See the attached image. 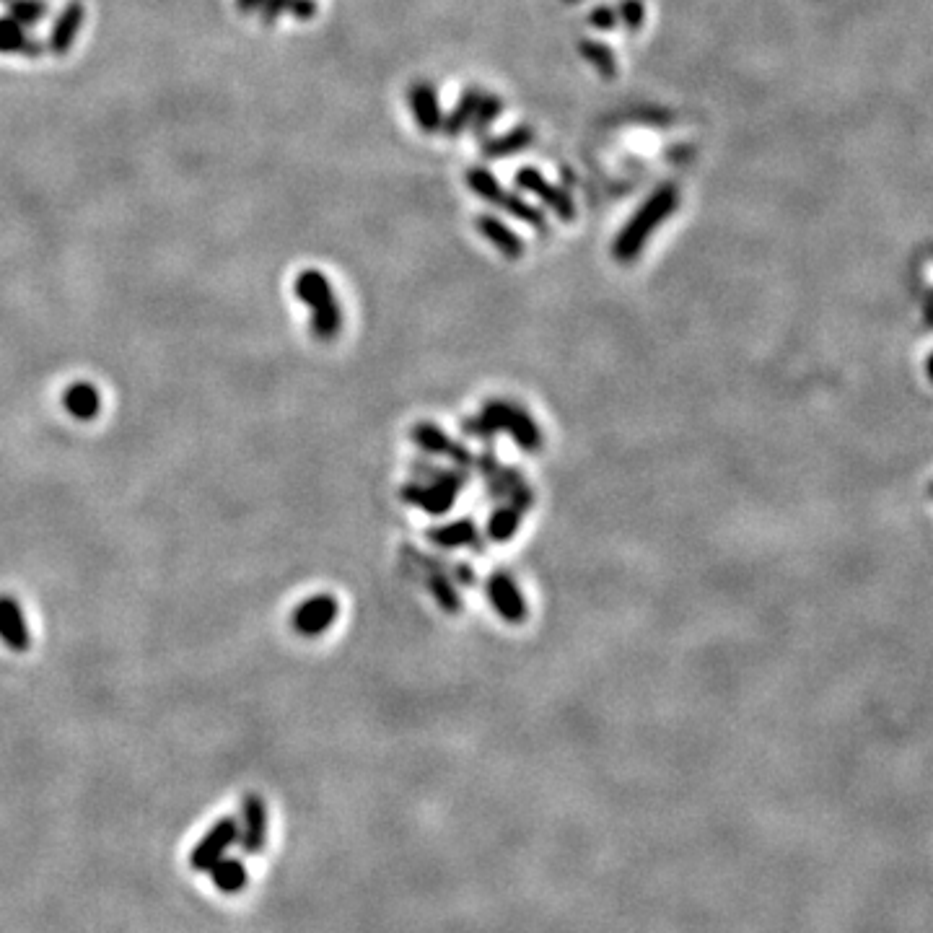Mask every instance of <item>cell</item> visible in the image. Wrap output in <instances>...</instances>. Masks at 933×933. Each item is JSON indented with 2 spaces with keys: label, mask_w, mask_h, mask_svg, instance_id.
Returning a JSON list of instances; mask_svg holds the SVG:
<instances>
[{
  "label": "cell",
  "mask_w": 933,
  "mask_h": 933,
  "mask_svg": "<svg viewBox=\"0 0 933 933\" xmlns=\"http://www.w3.org/2000/svg\"><path fill=\"white\" fill-rule=\"evenodd\" d=\"M467 185H470V190L475 192L477 197H483L485 203L506 210L508 216H514V218H519V221L529 223V226L537 231L547 229L545 213H542L540 208H534V205L524 203L519 195H511L508 190H503L501 182H498V179L493 177L488 169H480V166L470 169V172H467Z\"/></svg>",
  "instance_id": "cell-5"
},
{
  "label": "cell",
  "mask_w": 933,
  "mask_h": 933,
  "mask_svg": "<svg viewBox=\"0 0 933 933\" xmlns=\"http://www.w3.org/2000/svg\"><path fill=\"white\" fill-rule=\"evenodd\" d=\"M516 185H519L521 190H527L540 197L542 203L553 210L560 221H573V218H576V203H573V197L565 190H560V187H555L553 182H547V179L542 177L537 169H532V166H524V169L516 172Z\"/></svg>",
  "instance_id": "cell-8"
},
{
  "label": "cell",
  "mask_w": 933,
  "mask_h": 933,
  "mask_svg": "<svg viewBox=\"0 0 933 933\" xmlns=\"http://www.w3.org/2000/svg\"><path fill=\"white\" fill-rule=\"evenodd\" d=\"M464 431L475 438H490L496 436V433L506 431L511 433V438H514L521 449L537 451L542 446V431L537 428V423L529 418L527 410L508 405V402H488V407H485L483 413L464 423Z\"/></svg>",
  "instance_id": "cell-2"
},
{
  "label": "cell",
  "mask_w": 933,
  "mask_h": 933,
  "mask_svg": "<svg viewBox=\"0 0 933 933\" xmlns=\"http://www.w3.org/2000/svg\"><path fill=\"white\" fill-rule=\"evenodd\" d=\"M291 6L293 0H262V19H265V24H275V19L291 11Z\"/></svg>",
  "instance_id": "cell-28"
},
{
  "label": "cell",
  "mask_w": 933,
  "mask_h": 933,
  "mask_svg": "<svg viewBox=\"0 0 933 933\" xmlns=\"http://www.w3.org/2000/svg\"><path fill=\"white\" fill-rule=\"evenodd\" d=\"M0 52H6V55L21 52V55H29V58H39L45 52V47L29 39L24 24H19L11 16H3L0 19Z\"/></svg>",
  "instance_id": "cell-17"
},
{
  "label": "cell",
  "mask_w": 933,
  "mask_h": 933,
  "mask_svg": "<svg viewBox=\"0 0 933 933\" xmlns=\"http://www.w3.org/2000/svg\"><path fill=\"white\" fill-rule=\"evenodd\" d=\"M296 19H311L317 13V0H293L291 11Z\"/></svg>",
  "instance_id": "cell-30"
},
{
  "label": "cell",
  "mask_w": 933,
  "mask_h": 933,
  "mask_svg": "<svg viewBox=\"0 0 933 933\" xmlns=\"http://www.w3.org/2000/svg\"><path fill=\"white\" fill-rule=\"evenodd\" d=\"M239 840V819L236 817H223L218 819L216 825L205 832L200 843L192 848L190 853V866L195 871H208L210 866L216 864L218 858L226 856L231 845Z\"/></svg>",
  "instance_id": "cell-6"
},
{
  "label": "cell",
  "mask_w": 933,
  "mask_h": 933,
  "mask_svg": "<svg viewBox=\"0 0 933 933\" xmlns=\"http://www.w3.org/2000/svg\"><path fill=\"white\" fill-rule=\"evenodd\" d=\"M477 102H480V91H467V94L459 99L457 107L451 109V115L441 122V130H444L446 135H451V138L464 133V127H470L472 117H475Z\"/></svg>",
  "instance_id": "cell-23"
},
{
  "label": "cell",
  "mask_w": 933,
  "mask_h": 933,
  "mask_svg": "<svg viewBox=\"0 0 933 933\" xmlns=\"http://www.w3.org/2000/svg\"><path fill=\"white\" fill-rule=\"evenodd\" d=\"M0 3H6V0H0Z\"/></svg>",
  "instance_id": "cell-32"
},
{
  "label": "cell",
  "mask_w": 933,
  "mask_h": 933,
  "mask_svg": "<svg viewBox=\"0 0 933 933\" xmlns=\"http://www.w3.org/2000/svg\"><path fill=\"white\" fill-rule=\"evenodd\" d=\"M239 840L244 853L257 856L265 851L267 843V807L260 794H247L242 804V825H239Z\"/></svg>",
  "instance_id": "cell-10"
},
{
  "label": "cell",
  "mask_w": 933,
  "mask_h": 933,
  "mask_svg": "<svg viewBox=\"0 0 933 933\" xmlns=\"http://www.w3.org/2000/svg\"><path fill=\"white\" fill-rule=\"evenodd\" d=\"M337 615H340L337 599L332 597V594H317V597L306 599V602H301L299 607H296L291 622L293 630L299 635H304V638H317L324 630L332 628V622L337 620Z\"/></svg>",
  "instance_id": "cell-7"
},
{
  "label": "cell",
  "mask_w": 933,
  "mask_h": 933,
  "mask_svg": "<svg viewBox=\"0 0 933 933\" xmlns=\"http://www.w3.org/2000/svg\"><path fill=\"white\" fill-rule=\"evenodd\" d=\"M521 527V511L516 506H501L490 514L488 537L493 542H508Z\"/></svg>",
  "instance_id": "cell-22"
},
{
  "label": "cell",
  "mask_w": 933,
  "mask_h": 933,
  "mask_svg": "<svg viewBox=\"0 0 933 933\" xmlns=\"http://www.w3.org/2000/svg\"><path fill=\"white\" fill-rule=\"evenodd\" d=\"M420 467L428 472V480L426 483L415 480V483L405 485L402 498H405L407 503H413V506L428 511V514H446V511L454 506V501H457V493L464 488L467 477H464L462 472H433L426 464H420Z\"/></svg>",
  "instance_id": "cell-4"
},
{
  "label": "cell",
  "mask_w": 933,
  "mask_h": 933,
  "mask_svg": "<svg viewBox=\"0 0 933 933\" xmlns=\"http://www.w3.org/2000/svg\"><path fill=\"white\" fill-rule=\"evenodd\" d=\"M617 19H622V24L628 26V29H641L643 19H646V8H643L641 0H622L620 11H617Z\"/></svg>",
  "instance_id": "cell-27"
},
{
  "label": "cell",
  "mask_w": 933,
  "mask_h": 933,
  "mask_svg": "<svg viewBox=\"0 0 933 933\" xmlns=\"http://www.w3.org/2000/svg\"><path fill=\"white\" fill-rule=\"evenodd\" d=\"M0 641L6 643L11 651H19V654L29 651V643H32L24 610L8 594H0Z\"/></svg>",
  "instance_id": "cell-11"
},
{
  "label": "cell",
  "mask_w": 933,
  "mask_h": 933,
  "mask_svg": "<svg viewBox=\"0 0 933 933\" xmlns=\"http://www.w3.org/2000/svg\"><path fill=\"white\" fill-rule=\"evenodd\" d=\"M407 102H410V109H413L415 120H418V127L423 133H438L441 130V122H444V115H441V107H438V94L428 81H418L410 86L407 91Z\"/></svg>",
  "instance_id": "cell-13"
},
{
  "label": "cell",
  "mask_w": 933,
  "mask_h": 933,
  "mask_svg": "<svg viewBox=\"0 0 933 933\" xmlns=\"http://www.w3.org/2000/svg\"><path fill=\"white\" fill-rule=\"evenodd\" d=\"M83 19H86V8L81 3H68L58 16V21H55V26H52L47 50L55 52V55H65L70 45L76 42L78 32H81Z\"/></svg>",
  "instance_id": "cell-14"
},
{
  "label": "cell",
  "mask_w": 933,
  "mask_h": 933,
  "mask_svg": "<svg viewBox=\"0 0 933 933\" xmlns=\"http://www.w3.org/2000/svg\"><path fill=\"white\" fill-rule=\"evenodd\" d=\"M8 16L24 26H34L47 16V3L42 0H6Z\"/></svg>",
  "instance_id": "cell-25"
},
{
  "label": "cell",
  "mask_w": 933,
  "mask_h": 933,
  "mask_svg": "<svg viewBox=\"0 0 933 933\" xmlns=\"http://www.w3.org/2000/svg\"><path fill=\"white\" fill-rule=\"evenodd\" d=\"M410 438H413L415 444L420 449L426 451V454H433V457H449L454 459L457 464H472V454L464 446L454 444L449 436H446L441 428H436L433 423H418V426L410 431Z\"/></svg>",
  "instance_id": "cell-12"
},
{
  "label": "cell",
  "mask_w": 933,
  "mask_h": 933,
  "mask_svg": "<svg viewBox=\"0 0 933 933\" xmlns=\"http://www.w3.org/2000/svg\"><path fill=\"white\" fill-rule=\"evenodd\" d=\"M426 581L441 610L449 612V615H457V612L462 610V597H459L457 586L451 584L449 578L444 576V571H428Z\"/></svg>",
  "instance_id": "cell-21"
},
{
  "label": "cell",
  "mask_w": 933,
  "mask_h": 933,
  "mask_svg": "<svg viewBox=\"0 0 933 933\" xmlns=\"http://www.w3.org/2000/svg\"><path fill=\"white\" fill-rule=\"evenodd\" d=\"M532 140H534L532 127L519 125V127H514L511 133L501 135V138L488 140V143L483 146V153L488 156V159H503V156H511V153H519V151H524V148H529L532 146Z\"/></svg>",
  "instance_id": "cell-20"
},
{
  "label": "cell",
  "mask_w": 933,
  "mask_h": 933,
  "mask_svg": "<svg viewBox=\"0 0 933 933\" xmlns=\"http://www.w3.org/2000/svg\"><path fill=\"white\" fill-rule=\"evenodd\" d=\"M488 599L493 604V610L508 622V625H521L527 620V602L521 594L519 586L514 584V578L503 571H493L488 576Z\"/></svg>",
  "instance_id": "cell-9"
},
{
  "label": "cell",
  "mask_w": 933,
  "mask_h": 933,
  "mask_svg": "<svg viewBox=\"0 0 933 933\" xmlns=\"http://www.w3.org/2000/svg\"><path fill=\"white\" fill-rule=\"evenodd\" d=\"M680 205V192L674 185H661L656 187L654 195L648 197L641 208L635 210V216L625 223V229L617 234L615 244H612V257L622 265L633 262L638 254L643 252L646 242L656 231L659 223L667 221L674 210Z\"/></svg>",
  "instance_id": "cell-1"
},
{
  "label": "cell",
  "mask_w": 933,
  "mask_h": 933,
  "mask_svg": "<svg viewBox=\"0 0 933 933\" xmlns=\"http://www.w3.org/2000/svg\"><path fill=\"white\" fill-rule=\"evenodd\" d=\"M475 229L488 239L498 252L506 257V260H519L524 257V239L516 236L514 231L508 229L506 223H501L498 218L493 216H477L475 218Z\"/></svg>",
  "instance_id": "cell-15"
},
{
  "label": "cell",
  "mask_w": 933,
  "mask_h": 933,
  "mask_svg": "<svg viewBox=\"0 0 933 933\" xmlns=\"http://www.w3.org/2000/svg\"><path fill=\"white\" fill-rule=\"evenodd\" d=\"M205 874H210L213 884L221 889L223 895H236V892H242L249 882L247 866H244L239 858H218L216 864L210 866Z\"/></svg>",
  "instance_id": "cell-18"
},
{
  "label": "cell",
  "mask_w": 933,
  "mask_h": 933,
  "mask_svg": "<svg viewBox=\"0 0 933 933\" xmlns=\"http://www.w3.org/2000/svg\"><path fill=\"white\" fill-rule=\"evenodd\" d=\"M63 405L76 420H94L102 410V397H99V389L94 384L78 381V384H70L65 389Z\"/></svg>",
  "instance_id": "cell-16"
},
{
  "label": "cell",
  "mask_w": 933,
  "mask_h": 933,
  "mask_svg": "<svg viewBox=\"0 0 933 933\" xmlns=\"http://www.w3.org/2000/svg\"><path fill=\"white\" fill-rule=\"evenodd\" d=\"M617 21H620L617 19V11H612V8H607V6L594 8L589 16V24L594 26V29H604V32H607V29H615Z\"/></svg>",
  "instance_id": "cell-29"
},
{
  "label": "cell",
  "mask_w": 933,
  "mask_h": 933,
  "mask_svg": "<svg viewBox=\"0 0 933 933\" xmlns=\"http://www.w3.org/2000/svg\"><path fill=\"white\" fill-rule=\"evenodd\" d=\"M236 6H239V11L249 13V11H257V8L262 6V0H236Z\"/></svg>",
  "instance_id": "cell-31"
},
{
  "label": "cell",
  "mask_w": 933,
  "mask_h": 933,
  "mask_svg": "<svg viewBox=\"0 0 933 933\" xmlns=\"http://www.w3.org/2000/svg\"><path fill=\"white\" fill-rule=\"evenodd\" d=\"M501 112H503V102L498 99V96L480 94V102H477L475 117H472L470 127L475 130V133H485L490 122L498 120V115H501Z\"/></svg>",
  "instance_id": "cell-26"
},
{
  "label": "cell",
  "mask_w": 933,
  "mask_h": 933,
  "mask_svg": "<svg viewBox=\"0 0 933 933\" xmlns=\"http://www.w3.org/2000/svg\"><path fill=\"white\" fill-rule=\"evenodd\" d=\"M578 52H581V55H584V58L589 60V63L594 65V68H597L604 78H612V76H615V73H617L615 52H612L610 47L604 45V42H594V39H584V42L578 45Z\"/></svg>",
  "instance_id": "cell-24"
},
{
  "label": "cell",
  "mask_w": 933,
  "mask_h": 933,
  "mask_svg": "<svg viewBox=\"0 0 933 933\" xmlns=\"http://www.w3.org/2000/svg\"><path fill=\"white\" fill-rule=\"evenodd\" d=\"M296 296L311 309V332L317 340H335L343 327V311L335 299L330 280L319 270H304L296 278Z\"/></svg>",
  "instance_id": "cell-3"
},
{
  "label": "cell",
  "mask_w": 933,
  "mask_h": 933,
  "mask_svg": "<svg viewBox=\"0 0 933 933\" xmlns=\"http://www.w3.org/2000/svg\"><path fill=\"white\" fill-rule=\"evenodd\" d=\"M428 540L441 547H480V532H477L475 521L462 519L431 529Z\"/></svg>",
  "instance_id": "cell-19"
}]
</instances>
